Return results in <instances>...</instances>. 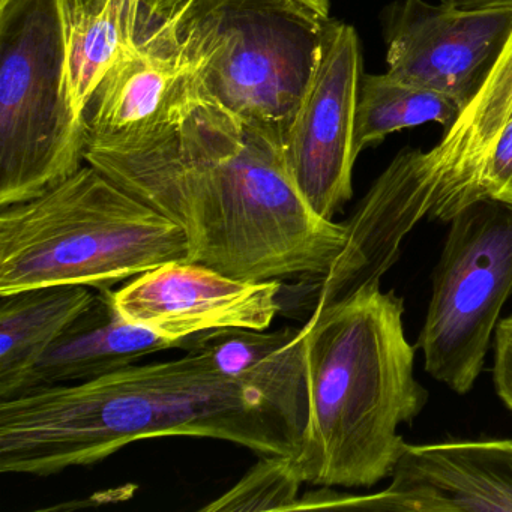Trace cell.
<instances>
[{
  "instance_id": "6da1fadb",
  "label": "cell",
  "mask_w": 512,
  "mask_h": 512,
  "mask_svg": "<svg viewBox=\"0 0 512 512\" xmlns=\"http://www.w3.org/2000/svg\"><path fill=\"white\" fill-rule=\"evenodd\" d=\"M85 161L184 232L188 259L247 281L311 280L346 227L293 182L284 140L208 100L167 124L88 140Z\"/></svg>"
},
{
  "instance_id": "7a4b0ae2",
  "label": "cell",
  "mask_w": 512,
  "mask_h": 512,
  "mask_svg": "<svg viewBox=\"0 0 512 512\" xmlns=\"http://www.w3.org/2000/svg\"><path fill=\"white\" fill-rule=\"evenodd\" d=\"M166 436L224 440L260 457L296 455L263 398L199 350L0 400L2 473L55 475Z\"/></svg>"
},
{
  "instance_id": "3957f363",
  "label": "cell",
  "mask_w": 512,
  "mask_h": 512,
  "mask_svg": "<svg viewBox=\"0 0 512 512\" xmlns=\"http://www.w3.org/2000/svg\"><path fill=\"white\" fill-rule=\"evenodd\" d=\"M403 314L394 290L371 284L305 322L310 422L290 457L304 484L371 487L391 476L406 445L398 425L428 401Z\"/></svg>"
},
{
  "instance_id": "277c9868",
  "label": "cell",
  "mask_w": 512,
  "mask_h": 512,
  "mask_svg": "<svg viewBox=\"0 0 512 512\" xmlns=\"http://www.w3.org/2000/svg\"><path fill=\"white\" fill-rule=\"evenodd\" d=\"M188 259L184 232L86 163L0 212V296L50 286L109 290Z\"/></svg>"
},
{
  "instance_id": "5b68a950",
  "label": "cell",
  "mask_w": 512,
  "mask_h": 512,
  "mask_svg": "<svg viewBox=\"0 0 512 512\" xmlns=\"http://www.w3.org/2000/svg\"><path fill=\"white\" fill-rule=\"evenodd\" d=\"M329 19L305 0H190L142 47L193 62L202 100L286 140Z\"/></svg>"
},
{
  "instance_id": "8992f818",
  "label": "cell",
  "mask_w": 512,
  "mask_h": 512,
  "mask_svg": "<svg viewBox=\"0 0 512 512\" xmlns=\"http://www.w3.org/2000/svg\"><path fill=\"white\" fill-rule=\"evenodd\" d=\"M58 0L0 5V206L40 196L85 160Z\"/></svg>"
},
{
  "instance_id": "52a82bcc",
  "label": "cell",
  "mask_w": 512,
  "mask_h": 512,
  "mask_svg": "<svg viewBox=\"0 0 512 512\" xmlns=\"http://www.w3.org/2000/svg\"><path fill=\"white\" fill-rule=\"evenodd\" d=\"M449 223L418 349L427 373L464 395L484 368L512 296V203L481 199Z\"/></svg>"
},
{
  "instance_id": "ba28073f",
  "label": "cell",
  "mask_w": 512,
  "mask_h": 512,
  "mask_svg": "<svg viewBox=\"0 0 512 512\" xmlns=\"http://www.w3.org/2000/svg\"><path fill=\"white\" fill-rule=\"evenodd\" d=\"M362 55L353 26L329 19L319 61L284 140L287 167L310 208L331 220L352 199Z\"/></svg>"
},
{
  "instance_id": "9c48e42d",
  "label": "cell",
  "mask_w": 512,
  "mask_h": 512,
  "mask_svg": "<svg viewBox=\"0 0 512 512\" xmlns=\"http://www.w3.org/2000/svg\"><path fill=\"white\" fill-rule=\"evenodd\" d=\"M386 74L439 92L463 112L512 32V8L464 10L446 0H398L385 13Z\"/></svg>"
},
{
  "instance_id": "30bf717a",
  "label": "cell",
  "mask_w": 512,
  "mask_h": 512,
  "mask_svg": "<svg viewBox=\"0 0 512 512\" xmlns=\"http://www.w3.org/2000/svg\"><path fill=\"white\" fill-rule=\"evenodd\" d=\"M280 292V280H239L202 263L176 260L109 295L128 322L185 343L221 329H268L280 311Z\"/></svg>"
},
{
  "instance_id": "8fae6325",
  "label": "cell",
  "mask_w": 512,
  "mask_h": 512,
  "mask_svg": "<svg viewBox=\"0 0 512 512\" xmlns=\"http://www.w3.org/2000/svg\"><path fill=\"white\" fill-rule=\"evenodd\" d=\"M439 182L428 152L404 149L391 161L344 223L343 248L328 271L304 280L301 295L310 316L317 308L380 284L400 257L407 233L430 215Z\"/></svg>"
},
{
  "instance_id": "7c38bea8",
  "label": "cell",
  "mask_w": 512,
  "mask_h": 512,
  "mask_svg": "<svg viewBox=\"0 0 512 512\" xmlns=\"http://www.w3.org/2000/svg\"><path fill=\"white\" fill-rule=\"evenodd\" d=\"M391 478L364 511L512 512V439L406 443Z\"/></svg>"
},
{
  "instance_id": "4fadbf2b",
  "label": "cell",
  "mask_w": 512,
  "mask_h": 512,
  "mask_svg": "<svg viewBox=\"0 0 512 512\" xmlns=\"http://www.w3.org/2000/svg\"><path fill=\"white\" fill-rule=\"evenodd\" d=\"M184 349L199 350L221 373L256 391L283 425L296 454L310 422V374L304 326L232 328L187 338Z\"/></svg>"
},
{
  "instance_id": "5bb4252c",
  "label": "cell",
  "mask_w": 512,
  "mask_h": 512,
  "mask_svg": "<svg viewBox=\"0 0 512 512\" xmlns=\"http://www.w3.org/2000/svg\"><path fill=\"white\" fill-rule=\"evenodd\" d=\"M202 100L193 62L131 41L85 110L88 140L124 136L172 122Z\"/></svg>"
},
{
  "instance_id": "9a60e30c",
  "label": "cell",
  "mask_w": 512,
  "mask_h": 512,
  "mask_svg": "<svg viewBox=\"0 0 512 512\" xmlns=\"http://www.w3.org/2000/svg\"><path fill=\"white\" fill-rule=\"evenodd\" d=\"M109 290H97L91 307L71 322L61 337L26 371L14 395L49 386L88 382L130 367L154 353L184 349L185 343L167 340L128 322L113 305Z\"/></svg>"
},
{
  "instance_id": "2e32d148",
  "label": "cell",
  "mask_w": 512,
  "mask_h": 512,
  "mask_svg": "<svg viewBox=\"0 0 512 512\" xmlns=\"http://www.w3.org/2000/svg\"><path fill=\"white\" fill-rule=\"evenodd\" d=\"M511 119L512 32L481 91L428 151L440 178L430 217L449 223L458 212L478 202L482 167Z\"/></svg>"
},
{
  "instance_id": "e0dca14e",
  "label": "cell",
  "mask_w": 512,
  "mask_h": 512,
  "mask_svg": "<svg viewBox=\"0 0 512 512\" xmlns=\"http://www.w3.org/2000/svg\"><path fill=\"white\" fill-rule=\"evenodd\" d=\"M97 292L50 286L0 296V400L16 394L26 371L88 310Z\"/></svg>"
},
{
  "instance_id": "ac0fdd59",
  "label": "cell",
  "mask_w": 512,
  "mask_h": 512,
  "mask_svg": "<svg viewBox=\"0 0 512 512\" xmlns=\"http://www.w3.org/2000/svg\"><path fill=\"white\" fill-rule=\"evenodd\" d=\"M68 83L77 113L85 110L107 71L133 40L128 0H58Z\"/></svg>"
},
{
  "instance_id": "d6986e66",
  "label": "cell",
  "mask_w": 512,
  "mask_h": 512,
  "mask_svg": "<svg viewBox=\"0 0 512 512\" xmlns=\"http://www.w3.org/2000/svg\"><path fill=\"white\" fill-rule=\"evenodd\" d=\"M460 113L457 104L439 92L400 82L386 73L364 74L356 106V154L404 128L433 122L449 130Z\"/></svg>"
},
{
  "instance_id": "ffe728a7",
  "label": "cell",
  "mask_w": 512,
  "mask_h": 512,
  "mask_svg": "<svg viewBox=\"0 0 512 512\" xmlns=\"http://www.w3.org/2000/svg\"><path fill=\"white\" fill-rule=\"evenodd\" d=\"M301 481L286 455H262L223 496L202 511H293Z\"/></svg>"
},
{
  "instance_id": "44dd1931",
  "label": "cell",
  "mask_w": 512,
  "mask_h": 512,
  "mask_svg": "<svg viewBox=\"0 0 512 512\" xmlns=\"http://www.w3.org/2000/svg\"><path fill=\"white\" fill-rule=\"evenodd\" d=\"M512 182V119L500 131L493 149L482 167L478 200L499 199Z\"/></svg>"
},
{
  "instance_id": "7402d4cb",
  "label": "cell",
  "mask_w": 512,
  "mask_h": 512,
  "mask_svg": "<svg viewBox=\"0 0 512 512\" xmlns=\"http://www.w3.org/2000/svg\"><path fill=\"white\" fill-rule=\"evenodd\" d=\"M190 0H137L134 41L140 46L175 20Z\"/></svg>"
},
{
  "instance_id": "603a6c76",
  "label": "cell",
  "mask_w": 512,
  "mask_h": 512,
  "mask_svg": "<svg viewBox=\"0 0 512 512\" xmlns=\"http://www.w3.org/2000/svg\"><path fill=\"white\" fill-rule=\"evenodd\" d=\"M494 386L512 412V316L500 320L494 332Z\"/></svg>"
},
{
  "instance_id": "cb8c5ba5",
  "label": "cell",
  "mask_w": 512,
  "mask_h": 512,
  "mask_svg": "<svg viewBox=\"0 0 512 512\" xmlns=\"http://www.w3.org/2000/svg\"><path fill=\"white\" fill-rule=\"evenodd\" d=\"M464 10H484V8H512V0H446Z\"/></svg>"
},
{
  "instance_id": "d4e9b609",
  "label": "cell",
  "mask_w": 512,
  "mask_h": 512,
  "mask_svg": "<svg viewBox=\"0 0 512 512\" xmlns=\"http://www.w3.org/2000/svg\"><path fill=\"white\" fill-rule=\"evenodd\" d=\"M137 0H128V25L134 37V19H136Z\"/></svg>"
},
{
  "instance_id": "484cf974",
  "label": "cell",
  "mask_w": 512,
  "mask_h": 512,
  "mask_svg": "<svg viewBox=\"0 0 512 512\" xmlns=\"http://www.w3.org/2000/svg\"><path fill=\"white\" fill-rule=\"evenodd\" d=\"M308 4L313 5L316 10H319L320 13L329 14V8H331V4H329V0H305Z\"/></svg>"
},
{
  "instance_id": "4316f807",
  "label": "cell",
  "mask_w": 512,
  "mask_h": 512,
  "mask_svg": "<svg viewBox=\"0 0 512 512\" xmlns=\"http://www.w3.org/2000/svg\"><path fill=\"white\" fill-rule=\"evenodd\" d=\"M502 200V202H508L512 203V182L508 185V187L505 188V191H503L502 194H500L499 199Z\"/></svg>"
},
{
  "instance_id": "83f0119b",
  "label": "cell",
  "mask_w": 512,
  "mask_h": 512,
  "mask_svg": "<svg viewBox=\"0 0 512 512\" xmlns=\"http://www.w3.org/2000/svg\"><path fill=\"white\" fill-rule=\"evenodd\" d=\"M8 0H0V5H5L7 4Z\"/></svg>"
}]
</instances>
